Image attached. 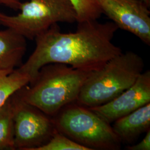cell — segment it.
I'll use <instances>...</instances> for the list:
<instances>
[{
  "instance_id": "9",
  "label": "cell",
  "mask_w": 150,
  "mask_h": 150,
  "mask_svg": "<svg viewBox=\"0 0 150 150\" xmlns=\"http://www.w3.org/2000/svg\"><path fill=\"white\" fill-rule=\"evenodd\" d=\"M113 123V130L121 143H132L141 134L150 129V103Z\"/></svg>"
},
{
  "instance_id": "2",
  "label": "cell",
  "mask_w": 150,
  "mask_h": 150,
  "mask_svg": "<svg viewBox=\"0 0 150 150\" xmlns=\"http://www.w3.org/2000/svg\"><path fill=\"white\" fill-rule=\"evenodd\" d=\"M92 72L61 63L46 64L29 83L30 86L23 87L15 95L22 101L53 117L62 108L76 101Z\"/></svg>"
},
{
  "instance_id": "14",
  "label": "cell",
  "mask_w": 150,
  "mask_h": 150,
  "mask_svg": "<svg viewBox=\"0 0 150 150\" xmlns=\"http://www.w3.org/2000/svg\"><path fill=\"white\" fill-rule=\"evenodd\" d=\"M34 150H90L70 139L57 129L47 143Z\"/></svg>"
},
{
  "instance_id": "16",
  "label": "cell",
  "mask_w": 150,
  "mask_h": 150,
  "mask_svg": "<svg viewBox=\"0 0 150 150\" xmlns=\"http://www.w3.org/2000/svg\"><path fill=\"white\" fill-rule=\"evenodd\" d=\"M21 4L20 0H0V5L6 6L15 11L19 10Z\"/></svg>"
},
{
  "instance_id": "7",
  "label": "cell",
  "mask_w": 150,
  "mask_h": 150,
  "mask_svg": "<svg viewBox=\"0 0 150 150\" xmlns=\"http://www.w3.org/2000/svg\"><path fill=\"white\" fill-rule=\"evenodd\" d=\"M104 13L119 28L150 45V7L142 0H97Z\"/></svg>"
},
{
  "instance_id": "1",
  "label": "cell",
  "mask_w": 150,
  "mask_h": 150,
  "mask_svg": "<svg viewBox=\"0 0 150 150\" xmlns=\"http://www.w3.org/2000/svg\"><path fill=\"white\" fill-rule=\"evenodd\" d=\"M75 32L62 33L57 23L37 36L36 47L27 61L18 68L32 81L46 64L61 63L76 69L93 72L122 53L112 42L117 26L113 22L98 20L77 23Z\"/></svg>"
},
{
  "instance_id": "5",
  "label": "cell",
  "mask_w": 150,
  "mask_h": 150,
  "mask_svg": "<svg viewBox=\"0 0 150 150\" xmlns=\"http://www.w3.org/2000/svg\"><path fill=\"white\" fill-rule=\"evenodd\" d=\"M20 12L10 16L0 12V25L30 40L59 22H77V15L69 0H29L22 3Z\"/></svg>"
},
{
  "instance_id": "13",
  "label": "cell",
  "mask_w": 150,
  "mask_h": 150,
  "mask_svg": "<svg viewBox=\"0 0 150 150\" xmlns=\"http://www.w3.org/2000/svg\"><path fill=\"white\" fill-rule=\"evenodd\" d=\"M75 8L77 23L98 20L102 15L101 7L97 0H69Z\"/></svg>"
},
{
  "instance_id": "8",
  "label": "cell",
  "mask_w": 150,
  "mask_h": 150,
  "mask_svg": "<svg viewBox=\"0 0 150 150\" xmlns=\"http://www.w3.org/2000/svg\"><path fill=\"white\" fill-rule=\"evenodd\" d=\"M150 103V71L143 72L134 83L101 106L89 108L110 124Z\"/></svg>"
},
{
  "instance_id": "4",
  "label": "cell",
  "mask_w": 150,
  "mask_h": 150,
  "mask_svg": "<svg viewBox=\"0 0 150 150\" xmlns=\"http://www.w3.org/2000/svg\"><path fill=\"white\" fill-rule=\"evenodd\" d=\"M52 117L58 131L90 150H118L121 147L111 124L88 107L73 102Z\"/></svg>"
},
{
  "instance_id": "12",
  "label": "cell",
  "mask_w": 150,
  "mask_h": 150,
  "mask_svg": "<svg viewBox=\"0 0 150 150\" xmlns=\"http://www.w3.org/2000/svg\"><path fill=\"white\" fill-rule=\"evenodd\" d=\"M15 149L12 96L0 107V150Z\"/></svg>"
},
{
  "instance_id": "15",
  "label": "cell",
  "mask_w": 150,
  "mask_h": 150,
  "mask_svg": "<svg viewBox=\"0 0 150 150\" xmlns=\"http://www.w3.org/2000/svg\"><path fill=\"white\" fill-rule=\"evenodd\" d=\"M146 133L144 138L139 143L136 145H129L127 146V149L129 150H150V129Z\"/></svg>"
},
{
  "instance_id": "3",
  "label": "cell",
  "mask_w": 150,
  "mask_h": 150,
  "mask_svg": "<svg viewBox=\"0 0 150 150\" xmlns=\"http://www.w3.org/2000/svg\"><path fill=\"white\" fill-rule=\"evenodd\" d=\"M144 66L138 54L132 51L119 54L91 74L75 102L91 108L110 101L134 83Z\"/></svg>"
},
{
  "instance_id": "6",
  "label": "cell",
  "mask_w": 150,
  "mask_h": 150,
  "mask_svg": "<svg viewBox=\"0 0 150 150\" xmlns=\"http://www.w3.org/2000/svg\"><path fill=\"white\" fill-rule=\"evenodd\" d=\"M12 101L15 149L34 150L47 143L56 130L52 117L16 95Z\"/></svg>"
},
{
  "instance_id": "17",
  "label": "cell",
  "mask_w": 150,
  "mask_h": 150,
  "mask_svg": "<svg viewBox=\"0 0 150 150\" xmlns=\"http://www.w3.org/2000/svg\"><path fill=\"white\" fill-rule=\"evenodd\" d=\"M145 4L148 6L149 7H150V0H142Z\"/></svg>"
},
{
  "instance_id": "11",
  "label": "cell",
  "mask_w": 150,
  "mask_h": 150,
  "mask_svg": "<svg viewBox=\"0 0 150 150\" xmlns=\"http://www.w3.org/2000/svg\"><path fill=\"white\" fill-rule=\"evenodd\" d=\"M31 81V77L19 69L0 70V107Z\"/></svg>"
},
{
  "instance_id": "10",
  "label": "cell",
  "mask_w": 150,
  "mask_h": 150,
  "mask_svg": "<svg viewBox=\"0 0 150 150\" xmlns=\"http://www.w3.org/2000/svg\"><path fill=\"white\" fill-rule=\"evenodd\" d=\"M26 38L11 28L0 31V70H13L25 54Z\"/></svg>"
}]
</instances>
